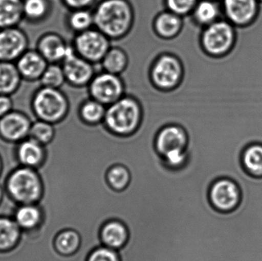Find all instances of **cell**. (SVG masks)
Listing matches in <instances>:
<instances>
[{
  "mask_svg": "<svg viewBox=\"0 0 262 261\" xmlns=\"http://www.w3.org/2000/svg\"><path fill=\"white\" fill-rule=\"evenodd\" d=\"M15 63L23 80L28 81H39L49 64L36 49H28Z\"/></svg>",
  "mask_w": 262,
  "mask_h": 261,
  "instance_id": "ac0fdd59",
  "label": "cell"
},
{
  "mask_svg": "<svg viewBox=\"0 0 262 261\" xmlns=\"http://www.w3.org/2000/svg\"><path fill=\"white\" fill-rule=\"evenodd\" d=\"M41 87L61 89L66 82L62 66L60 63H50L39 80Z\"/></svg>",
  "mask_w": 262,
  "mask_h": 261,
  "instance_id": "f546056e",
  "label": "cell"
},
{
  "mask_svg": "<svg viewBox=\"0 0 262 261\" xmlns=\"http://www.w3.org/2000/svg\"><path fill=\"white\" fill-rule=\"evenodd\" d=\"M23 234L12 216H0V254L15 251L21 243Z\"/></svg>",
  "mask_w": 262,
  "mask_h": 261,
  "instance_id": "d6986e66",
  "label": "cell"
},
{
  "mask_svg": "<svg viewBox=\"0 0 262 261\" xmlns=\"http://www.w3.org/2000/svg\"><path fill=\"white\" fill-rule=\"evenodd\" d=\"M129 232L127 227L118 220H112L103 225L101 239L104 246L118 251L128 241Z\"/></svg>",
  "mask_w": 262,
  "mask_h": 261,
  "instance_id": "ffe728a7",
  "label": "cell"
},
{
  "mask_svg": "<svg viewBox=\"0 0 262 261\" xmlns=\"http://www.w3.org/2000/svg\"><path fill=\"white\" fill-rule=\"evenodd\" d=\"M183 68L181 61L171 55H163L154 63L150 76L156 87L169 90L177 87L181 82Z\"/></svg>",
  "mask_w": 262,
  "mask_h": 261,
  "instance_id": "52a82bcc",
  "label": "cell"
},
{
  "mask_svg": "<svg viewBox=\"0 0 262 261\" xmlns=\"http://www.w3.org/2000/svg\"><path fill=\"white\" fill-rule=\"evenodd\" d=\"M74 47L78 55L90 62H101L111 49L108 37L93 27L77 34Z\"/></svg>",
  "mask_w": 262,
  "mask_h": 261,
  "instance_id": "8992f818",
  "label": "cell"
},
{
  "mask_svg": "<svg viewBox=\"0 0 262 261\" xmlns=\"http://www.w3.org/2000/svg\"><path fill=\"white\" fill-rule=\"evenodd\" d=\"M94 27L110 39L121 38L132 26L134 15L127 0H103L93 10Z\"/></svg>",
  "mask_w": 262,
  "mask_h": 261,
  "instance_id": "7a4b0ae2",
  "label": "cell"
},
{
  "mask_svg": "<svg viewBox=\"0 0 262 261\" xmlns=\"http://www.w3.org/2000/svg\"><path fill=\"white\" fill-rule=\"evenodd\" d=\"M258 2H262V0H258Z\"/></svg>",
  "mask_w": 262,
  "mask_h": 261,
  "instance_id": "ab89813d",
  "label": "cell"
},
{
  "mask_svg": "<svg viewBox=\"0 0 262 261\" xmlns=\"http://www.w3.org/2000/svg\"><path fill=\"white\" fill-rule=\"evenodd\" d=\"M209 200L212 206L218 211L231 212L236 209L241 203V188L230 178H220L211 185Z\"/></svg>",
  "mask_w": 262,
  "mask_h": 261,
  "instance_id": "ba28073f",
  "label": "cell"
},
{
  "mask_svg": "<svg viewBox=\"0 0 262 261\" xmlns=\"http://www.w3.org/2000/svg\"><path fill=\"white\" fill-rule=\"evenodd\" d=\"M242 164L246 173L255 178H262V144H254L245 149Z\"/></svg>",
  "mask_w": 262,
  "mask_h": 261,
  "instance_id": "484cf974",
  "label": "cell"
},
{
  "mask_svg": "<svg viewBox=\"0 0 262 261\" xmlns=\"http://www.w3.org/2000/svg\"><path fill=\"white\" fill-rule=\"evenodd\" d=\"M46 147L30 137L17 144L15 157L18 165L36 170L43 168L49 156Z\"/></svg>",
  "mask_w": 262,
  "mask_h": 261,
  "instance_id": "9a60e30c",
  "label": "cell"
},
{
  "mask_svg": "<svg viewBox=\"0 0 262 261\" xmlns=\"http://www.w3.org/2000/svg\"><path fill=\"white\" fill-rule=\"evenodd\" d=\"M3 188L16 205L39 204L46 195V185L38 170L20 165L8 174Z\"/></svg>",
  "mask_w": 262,
  "mask_h": 261,
  "instance_id": "6da1fadb",
  "label": "cell"
},
{
  "mask_svg": "<svg viewBox=\"0 0 262 261\" xmlns=\"http://www.w3.org/2000/svg\"><path fill=\"white\" fill-rule=\"evenodd\" d=\"M13 110V101L9 95H0V118Z\"/></svg>",
  "mask_w": 262,
  "mask_h": 261,
  "instance_id": "8d00e7d4",
  "label": "cell"
},
{
  "mask_svg": "<svg viewBox=\"0 0 262 261\" xmlns=\"http://www.w3.org/2000/svg\"><path fill=\"white\" fill-rule=\"evenodd\" d=\"M23 81L15 62L0 61V95H11L19 88Z\"/></svg>",
  "mask_w": 262,
  "mask_h": 261,
  "instance_id": "cb8c5ba5",
  "label": "cell"
},
{
  "mask_svg": "<svg viewBox=\"0 0 262 261\" xmlns=\"http://www.w3.org/2000/svg\"><path fill=\"white\" fill-rule=\"evenodd\" d=\"M23 18V0H0V29L18 27Z\"/></svg>",
  "mask_w": 262,
  "mask_h": 261,
  "instance_id": "603a6c76",
  "label": "cell"
},
{
  "mask_svg": "<svg viewBox=\"0 0 262 261\" xmlns=\"http://www.w3.org/2000/svg\"><path fill=\"white\" fill-rule=\"evenodd\" d=\"M32 110L37 120L59 124L67 116L69 101L61 89L41 87L34 93Z\"/></svg>",
  "mask_w": 262,
  "mask_h": 261,
  "instance_id": "277c9868",
  "label": "cell"
},
{
  "mask_svg": "<svg viewBox=\"0 0 262 261\" xmlns=\"http://www.w3.org/2000/svg\"><path fill=\"white\" fill-rule=\"evenodd\" d=\"M29 47V39L18 27L0 29V61L15 62Z\"/></svg>",
  "mask_w": 262,
  "mask_h": 261,
  "instance_id": "7c38bea8",
  "label": "cell"
},
{
  "mask_svg": "<svg viewBox=\"0 0 262 261\" xmlns=\"http://www.w3.org/2000/svg\"><path fill=\"white\" fill-rule=\"evenodd\" d=\"M55 136L56 127L54 124L41 120H36L32 122L29 137L35 139L45 147H48L55 140Z\"/></svg>",
  "mask_w": 262,
  "mask_h": 261,
  "instance_id": "83f0119b",
  "label": "cell"
},
{
  "mask_svg": "<svg viewBox=\"0 0 262 261\" xmlns=\"http://www.w3.org/2000/svg\"><path fill=\"white\" fill-rule=\"evenodd\" d=\"M258 0H223L225 17L235 26H246L256 16Z\"/></svg>",
  "mask_w": 262,
  "mask_h": 261,
  "instance_id": "e0dca14e",
  "label": "cell"
},
{
  "mask_svg": "<svg viewBox=\"0 0 262 261\" xmlns=\"http://www.w3.org/2000/svg\"><path fill=\"white\" fill-rule=\"evenodd\" d=\"M61 64L66 81L72 85H87L96 75L95 64L78 55L76 52L68 55Z\"/></svg>",
  "mask_w": 262,
  "mask_h": 261,
  "instance_id": "4fadbf2b",
  "label": "cell"
},
{
  "mask_svg": "<svg viewBox=\"0 0 262 261\" xmlns=\"http://www.w3.org/2000/svg\"><path fill=\"white\" fill-rule=\"evenodd\" d=\"M88 261H121L118 251L103 246L94 250Z\"/></svg>",
  "mask_w": 262,
  "mask_h": 261,
  "instance_id": "e575fe53",
  "label": "cell"
},
{
  "mask_svg": "<svg viewBox=\"0 0 262 261\" xmlns=\"http://www.w3.org/2000/svg\"><path fill=\"white\" fill-rule=\"evenodd\" d=\"M81 239L78 231L73 229H61L55 233L52 239L54 251L61 256L75 254L81 246Z\"/></svg>",
  "mask_w": 262,
  "mask_h": 261,
  "instance_id": "44dd1931",
  "label": "cell"
},
{
  "mask_svg": "<svg viewBox=\"0 0 262 261\" xmlns=\"http://www.w3.org/2000/svg\"><path fill=\"white\" fill-rule=\"evenodd\" d=\"M187 134L180 126L163 127L156 138V150L162 158L171 152L187 151Z\"/></svg>",
  "mask_w": 262,
  "mask_h": 261,
  "instance_id": "2e32d148",
  "label": "cell"
},
{
  "mask_svg": "<svg viewBox=\"0 0 262 261\" xmlns=\"http://www.w3.org/2000/svg\"><path fill=\"white\" fill-rule=\"evenodd\" d=\"M235 37L233 24L226 18H222L205 27L202 43L208 54L221 56L231 50Z\"/></svg>",
  "mask_w": 262,
  "mask_h": 261,
  "instance_id": "5b68a950",
  "label": "cell"
},
{
  "mask_svg": "<svg viewBox=\"0 0 262 261\" xmlns=\"http://www.w3.org/2000/svg\"><path fill=\"white\" fill-rule=\"evenodd\" d=\"M36 50L50 63L62 62L63 60L76 52L72 44H69L60 34L49 32L43 34L37 42Z\"/></svg>",
  "mask_w": 262,
  "mask_h": 261,
  "instance_id": "5bb4252c",
  "label": "cell"
},
{
  "mask_svg": "<svg viewBox=\"0 0 262 261\" xmlns=\"http://www.w3.org/2000/svg\"><path fill=\"white\" fill-rule=\"evenodd\" d=\"M12 218L23 234L33 237L44 228L47 216L39 204H28L16 205Z\"/></svg>",
  "mask_w": 262,
  "mask_h": 261,
  "instance_id": "8fae6325",
  "label": "cell"
},
{
  "mask_svg": "<svg viewBox=\"0 0 262 261\" xmlns=\"http://www.w3.org/2000/svg\"><path fill=\"white\" fill-rule=\"evenodd\" d=\"M127 55L119 48L111 47L104 58L101 61L104 72L114 75H119L127 67Z\"/></svg>",
  "mask_w": 262,
  "mask_h": 261,
  "instance_id": "4316f807",
  "label": "cell"
},
{
  "mask_svg": "<svg viewBox=\"0 0 262 261\" xmlns=\"http://www.w3.org/2000/svg\"><path fill=\"white\" fill-rule=\"evenodd\" d=\"M5 195H6V193H5L4 188L0 185V206H1L2 203H3Z\"/></svg>",
  "mask_w": 262,
  "mask_h": 261,
  "instance_id": "74e56055",
  "label": "cell"
},
{
  "mask_svg": "<svg viewBox=\"0 0 262 261\" xmlns=\"http://www.w3.org/2000/svg\"><path fill=\"white\" fill-rule=\"evenodd\" d=\"M61 1L72 10L89 9L93 11L95 3V0H61Z\"/></svg>",
  "mask_w": 262,
  "mask_h": 261,
  "instance_id": "d590c367",
  "label": "cell"
},
{
  "mask_svg": "<svg viewBox=\"0 0 262 261\" xmlns=\"http://www.w3.org/2000/svg\"><path fill=\"white\" fill-rule=\"evenodd\" d=\"M107 182L117 191H122L128 186L130 173L124 165H116L107 172Z\"/></svg>",
  "mask_w": 262,
  "mask_h": 261,
  "instance_id": "d6a6232c",
  "label": "cell"
},
{
  "mask_svg": "<svg viewBox=\"0 0 262 261\" xmlns=\"http://www.w3.org/2000/svg\"><path fill=\"white\" fill-rule=\"evenodd\" d=\"M32 122L26 113L12 110L0 118V139L17 144L29 137Z\"/></svg>",
  "mask_w": 262,
  "mask_h": 261,
  "instance_id": "30bf717a",
  "label": "cell"
},
{
  "mask_svg": "<svg viewBox=\"0 0 262 261\" xmlns=\"http://www.w3.org/2000/svg\"><path fill=\"white\" fill-rule=\"evenodd\" d=\"M192 15L197 22L205 27L217 20L226 18L223 6H220L216 0H200L192 11Z\"/></svg>",
  "mask_w": 262,
  "mask_h": 261,
  "instance_id": "7402d4cb",
  "label": "cell"
},
{
  "mask_svg": "<svg viewBox=\"0 0 262 261\" xmlns=\"http://www.w3.org/2000/svg\"><path fill=\"white\" fill-rule=\"evenodd\" d=\"M52 9L49 0H23L24 18L29 21H42L50 13Z\"/></svg>",
  "mask_w": 262,
  "mask_h": 261,
  "instance_id": "f1b7e54d",
  "label": "cell"
},
{
  "mask_svg": "<svg viewBox=\"0 0 262 261\" xmlns=\"http://www.w3.org/2000/svg\"><path fill=\"white\" fill-rule=\"evenodd\" d=\"M154 26L156 32L162 38H173L181 31L183 18L167 10L157 16Z\"/></svg>",
  "mask_w": 262,
  "mask_h": 261,
  "instance_id": "d4e9b609",
  "label": "cell"
},
{
  "mask_svg": "<svg viewBox=\"0 0 262 261\" xmlns=\"http://www.w3.org/2000/svg\"><path fill=\"white\" fill-rule=\"evenodd\" d=\"M141 117L140 104L130 97L124 96L107 107L104 122L111 131L127 136L138 129Z\"/></svg>",
  "mask_w": 262,
  "mask_h": 261,
  "instance_id": "3957f363",
  "label": "cell"
},
{
  "mask_svg": "<svg viewBox=\"0 0 262 261\" xmlns=\"http://www.w3.org/2000/svg\"><path fill=\"white\" fill-rule=\"evenodd\" d=\"M3 172V161L1 155H0V178H1L2 174Z\"/></svg>",
  "mask_w": 262,
  "mask_h": 261,
  "instance_id": "f35d334b",
  "label": "cell"
},
{
  "mask_svg": "<svg viewBox=\"0 0 262 261\" xmlns=\"http://www.w3.org/2000/svg\"><path fill=\"white\" fill-rule=\"evenodd\" d=\"M199 0H166L168 11L183 17L192 13Z\"/></svg>",
  "mask_w": 262,
  "mask_h": 261,
  "instance_id": "836d02e7",
  "label": "cell"
},
{
  "mask_svg": "<svg viewBox=\"0 0 262 261\" xmlns=\"http://www.w3.org/2000/svg\"><path fill=\"white\" fill-rule=\"evenodd\" d=\"M69 24L77 33L94 27L93 11L89 9L72 10L69 17Z\"/></svg>",
  "mask_w": 262,
  "mask_h": 261,
  "instance_id": "1f68e13d",
  "label": "cell"
},
{
  "mask_svg": "<svg viewBox=\"0 0 262 261\" xmlns=\"http://www.w3.org/2000/svg\"><path fill=\"white\" fill-rule=\"evenodd\" d=\"M106 110L107 106L91 98L82 104L80 113L84 122L95 124L104 121Z\"/></svg>",
  "mask_w": 262,
  "mask_h": 261,
  "instance_id": "4dcf8cb0",
  "label": "cell"
},
{
  "mask_svg": "<svg viewBox=\"0 0 262 261\" xmlns=\"http://www.w3.org/2000/svg\"><path fill=\"white\" fill-rule=\"evenodd\" d=\"M92 99L108 107L124 96V87L119 75L103 72L89 84Z\"/></svg>",
  "mask_w": 262,
  "mask_h": 261,
  "instance_id": "9c48e42d",
  "label": "cell"
}]
</instances>
